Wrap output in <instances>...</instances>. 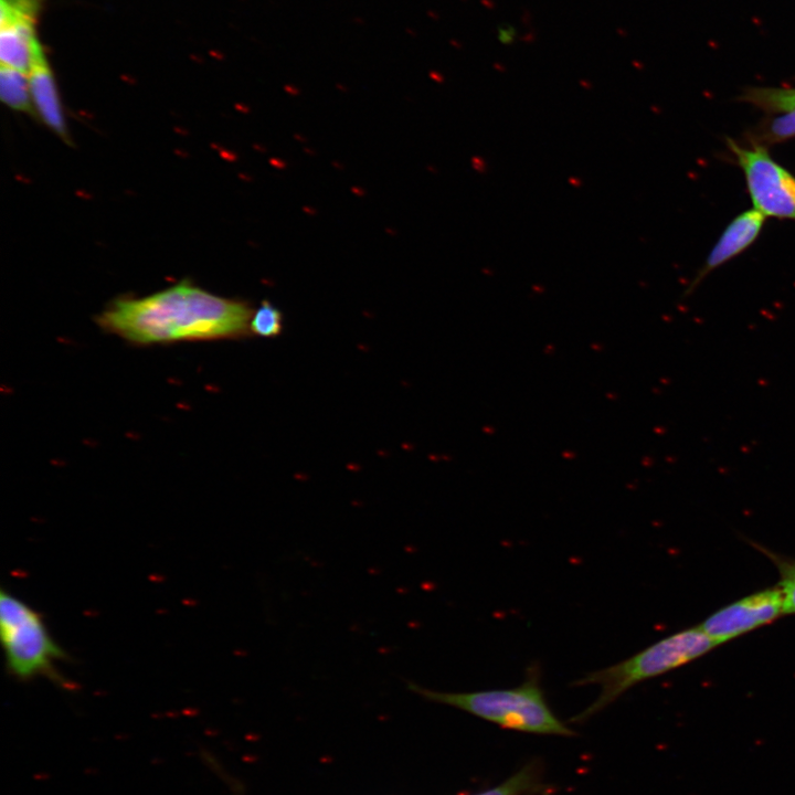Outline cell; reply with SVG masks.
<instances>
[{
	"label": "cell",
	"instance_id": "cell-5",
	"mask_svg": "<svg viewBox=\"0 0 795 795\" xmlns=\"http://www.w3.org/2000/svg\"><path fill=\"white\" fill-rule=\"evenodd\" d=\"M727 144L743 171L753 209L765 216L795 221V177L765 146L744 147L730 138Z\"/></svg>",
	"mask_w": 795,
	"mask_h": 795
},
{
	"label": "cell",
	"instance_id": "cell-15",
	"mask_svg": "<svg viewBox=\"0 0 795 795\" xmlns=\"http://www.w3.org/2000/svg\"><path fill=\"white\" fill-rule=\"evenodd\" d=\"M761 550L775 564L780 573L778 586L784 595L785 614H795V560L781 556L768 550Z\"/></svg>",
	"mask_w": 795,
	"mask_h": 795
},
{
	"label": "cell",
	"instance_id": "cell-16",
	"mask_svg": "<svg viewBox=\"0 0 795 795\" xmlns=\"http://www.w3.org/2000/svg\"><path fill=\"white\" fill-rule=\"evenodd\" d=\"M768 108L776 114L784 113L795 107L794 87H772L766 95Z\"/></svg>",
	"mask_w": 795,
	"mask_h": 795
},
{
	"label": "cell",
	"instance_id": "cell-4",
	"mask_svg": "<svg viewBox=\"0 0 795 795\" xmlns=\"http://www.w3.org/2000/svg\"><path fill=\"white\" fill-rule=\"evenodd\" d=\"M0 633L10 675L19 680L45 677L65 686L57 662L66 653L51 636L41 614L6 590L0 593Z\"/></svg>",
	"mask_w": 795,
	"mask_h": 795
},
{
	"label": "cell",
	"instance_id": "cell-13",
	"mask_svg": "<svg viewBox=\"0 0 795 795\" xmlns=\"http://www.w3.org/2000/svg\"><path fill=\"white\" fill-rule=\"evenodd\" d=\"M44 0H0V28L11 24L35 25Z\"/></svg>",
	"mask_w": 795,
	"mask_h": 795
},
{
	"label": "cell",
	"instance_id": "cell-14",
	"mask_svg": "<svg viewBox=\"0 0 795 795\" xmlns=\"http://www.w3.org/2000/svg\"><path fill=\"white\" fill-rule=\"evenodd\" d=\"M283 312L269 301L263 300L261 306L253 311L250 321L251 335L263 338H275L284 329Z\"/></svg>",
	"mask_w": 795,
	"mask_h": 795
},
{
	"label": "cell",
	"instance_id": "cell-6",
	"mask_svg": "<svg viewBox=\"0 0 795 795\" xmlns=\"http://www.w3.org/2000/svg\"><path fill=\"white\" fill-rule=\"evenodd\" d=\"M785 615L778 585L750 594L706 618L699 627L718 645L762 627Z\"/></svg>",
	"mask_w": 795,
	"mask_h": 795
},
{
	"label": "cell",
	"instance_id": "cell-11",
	"mask_svg": "<svg viewBox=\"0 0 795 795\" xmlns=\"http://www.w3.org/2000/svg\"><path fill=\"white\" fill-rule=\"evenodd\" d=\"M795 137V107L766 118L750 134L751 144L762 146L782 142Z\"/></svg>",
	"mask_w": 795,
	"mask_h": 795
},
{
	"label": "cell",
	"instance_id": "cell-3",
	"mask_svg": "<svg viewBox=\"0 0 795 795\" xmlns=\"http://www.w3.org/2000/svg\"><path fill=\"white\" fill-rule=\"evenodd\" d=\"M719 646L699 626L671 634L633 656L585 674L572 686L601 688L595 701L571 721L580 722L600 712L634 686L677 669Z\"/></svg>",
	"mask_w": 795,
	"mask_h": 795
},
{
	"label": "cell",
	"instance_id": "cell-12",
	"mask_svg": "<svg viewBox=\"0 0 795 795\" xmlns=\"http://www.w3.org/2000/svg\"><path fill=\"white\" fill-rule=\"evenodd\" d=\"M540 780L539 767L528 764L506 782L477 795H532L542 787Z\"/></svg>",
	"mask_w": 795,
	"mask_h": 795
},
{
	"label": "cell",
	"instance_id": "cell-2",
	"mask_svg": "<svg viewBox=\"0 0 795 795\" xmlns=\"http://www.w3.org/2000/svg\"><path fill=\"white\" fill-rule=\"evenodd\" d=\"M406 685L409 690L426 700L455 707L505 729L536 734L573 735V731L556 718L547 703L537 664L527 669L522 683L507 689L443 692L413 681H407Z\"/></svg>",
	"mask_w": 795,
	"mask_h": 795
},
{
	"label": "cell",
	"instance_id": "cell-17",
	"mask_svg": "<svg viewBox=\"0 0 795 795\" xmlns=\"http://www.w3.org/2000/svg\"><path fill=\"white\" fill-rule=\"evenodd\" d=\"M498 34H499V38H500V40H501V42H502L504 44L510 43V42L512 41L513 36H515V33H513V31L511 30V28L508 29L507 26L501 28V29L499 30V33H498Z\"/></svg>",
	"mask_w": 795,
	"mask_h": 795
},
{
	"label": "cell",
	"instance_id": "cell-8",
	"mask_svg": "<svg viewBox=\"0 0 795 795\" xmlns=\"http://www.w3.org/2000/svg\"><path fill=\"white\" fill-rule=\"evenodd\" d=\"M31 93L35 110L52 130L63 138L67 137L65 120L59 98L57 87L49 65L44 49L35 42L33 62L29 73Z\"/></svg>",
	"mask_w": 795,
	"mask_h": 795
},
{
	"label": "cell",
	"instance_id": "cell-1",
	"mask_svg": "<svg viewBox=\"0 0 795 795\" xmlns=\"http://www.w3.org/2000/svg\"><path fill=\"white\" fill-rule=\"evenodd\" d=\"M253 308L189 282L144 298L115 300L98 317L105 331L132 343L240 339L251 336Z\"/></svg>",
	"mask_w": 795,
	"mask_h": 795
},
{
	"label": "cell",
	"instance_id": "cell-10",
	"mask_svg": "<svg viewBox=\"0 0 795 795\" xmlns=\"http://www.w3.org/2000/svg\"><path fill=\"white\" fill-rule=\"evenodd\" d=\"M0 97L10 108L28 114L34 113L29 75L6 66L0 67Z\"/></svg>",
	"mask_w": 795,
	"mask_h": 795
},
{
	"label": "cell",
	"instance_id": "cell-7",
	"mask_svg": "<svg viewBox=\"0 0 795 795\" xmlns=\"http://www.w3.org/2000/svg\"><path fill=\"white\" fill-rule=\"evenodd\" d=\"M764 222L765 215L755 209L746 210L736 215L718 239L706 262L686 289L685 295L689 296L712 271L752 245L760 235Z\"/></svg>",
	"mask_w": 795,
	"mask_h": 795
},
{
	"label": "cell",
	"instance_id": "cell-9",
	"mask_svg": "<svg viewBox=\"0 0 795 795\" xmlns=\"http://www.w3.org/2000/svg\"><path fill=\"white\" fill-rule=\"evenodd\" d=\"M36 40L35 25L11 24L2 26L0 31L1 65L29 75Z\"/></svg>",
	"mask_w": 795,
	"mask_h": 795
}]
</instances>
